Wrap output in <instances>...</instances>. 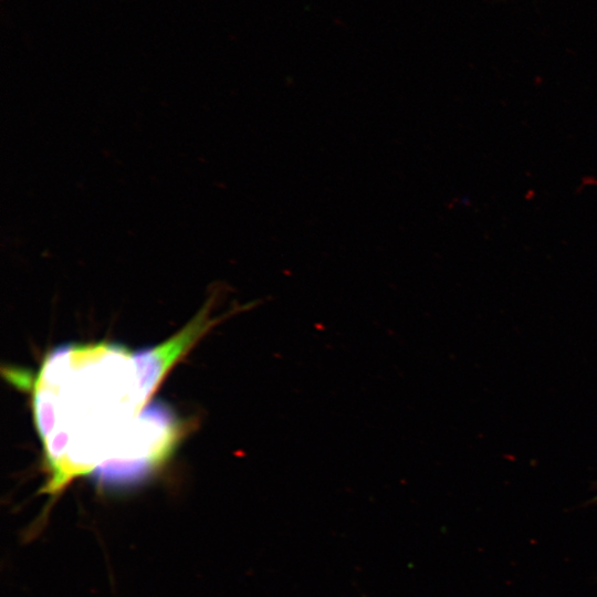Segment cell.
<instances>
[{
	"mask_svg": "<svg viewBox=\"0 0 597 597\" xmlns=\"http://www.w3.org/2000/svg\"><path fill=\"white\" fill-rule=\"evenodd\" d=\"M206 311L198 313L179 333L156 347L134 354L139 392L146 402L174 364L210 327Z\"/></svg>",
	"mask_w": 597,
	"mask_h": 597,
	"instance_id": "6da1fadb",
	"label": "cell"
}]
</instances>
